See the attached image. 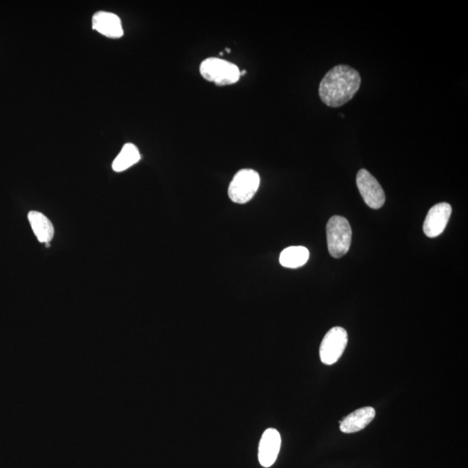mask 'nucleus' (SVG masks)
<instances>
[{"label": "nucleus", "mask_w": 468, "mask_h": 468, "mask_svg": "<svg viewBox=\"0 0 468 468\" xmlns=\"http://www.w3.org/2000/svg\"><path fill=\"white\" fill-rule=\"evenodd\" d=\"M359 72L349 66L340 64L327 72L319 85V96L323 103L337 108L350 102L361 86Z\"/></svg>", "instance_id": "f257e3e1"}, {"label": "nucleus", "mask_w": 468, "mask_h": 468, "mask_svg": "<svg viewBox=\"0 0 468 468\" xmlns=\"http://www.w3.org/2000/svg\"><path fill=\"white\" fill-rule=\"evenodd\" d=\"M328 249L333 258L344 256L350 250L352 230L350 223L342 216H333L326 226Z\"/></svg>", "instance_id": "f03ea898"}, {"label": "nucleus", "mask_w": 468, "mask_h": 468, "mask_svg": "<svg viewBox=\"0 0 468 468\" xmlns=\"http://www.w3.org/2000/svg\"><path fill=\"white\" fill-rule=\"evenodd\" d=\"M200 72L206 80L221 86L236 84L240 78V71L235 64L218 57L205 59Z\"/></svg>", "instance_id": "7ed1b4c3"}, {"label": "nucleus", "mask_w": 468, "mask_h": 468, "mask_svg": "<svg viewBox=\"0 0 468 468\" xmlns=\"http://www.w3.org/2000/svg\"><path fill=\"white\" fill-rule=\"evenodd\" d=\"M261 184V176L253 169H241L234 175L228 187L230 200L244 204L253 199Z\"/></svg>", "instance_id": "20e7f679"}, {"label": "nucleus", "mask_w": 468, "mask_h": 468, "mask_svg": "<svg viewBox=\"0 0 468 468\" xmlns=\"http://www.w3.org/2000/svg\"><path fill=\"white\" fill-rule=\"evenodd\" d=\"M348 344V333L344 328L333 327L326 333L320 345L319 355L323 363L332 365L340 359Z\"/></svg>", "instance_id": "39448f33"}, {"label": "nucleus", "mask_w": 468, "mask_h": 468, "mask_svg": "<svg viewBox=\"0 0 468 468\" xmlns=\"http://www.w3.org/2000/svg\"><path fill=\"white\" fill-rule=\"evenodd\" d=\"M356 185L367 206L379 210L385 203V193L379 182L366 169H361L356 175Z\"/></svg>", "instance_id": "423d86ee"}, {"label": "nucleus", "mask_w": 468, "mask_h": 468, "mask_svg": "<svg viewBox=\"0 0 468 468\" xmlns=\"http://www.w3.org/2000/svg\"><path fill=\"white\" fill-rule=\"evenodd\" d=\"M452 207L448 203H442L434 205L428 211L423 224V231L427 237H435L444 233L448 225Z\"/></svg>", "instance_id": "0eeeda50"}, {"label": "nucleus", "mask_w": 468, "mask_h": 468, "mask_svg": "<svg viewBox=\"0 0 468 468\" xmlns=\"http://www.w3.org/2000/svg\"><path fill=\"white\" fill-rule=\"evenodd\" d=\"M280 446L279 432L275 428H268L262 434L258 446V460L262 467H270L275 463Z\"/></svg>", "instance_id": "6e6552de"}, {"label": "nucleus", "mask_w": 468, "mask_h": 468, "mask_svg": "<svg viewBox=\"0 0 468 468\" xmlns=\"http://www.w3.org/2000/svg\"><path fill=\"white\" fill-rule=\"evenodd\" d=\"M92 28L108 38H119L124 36L120 17L112 13H96L92 17Z\"/></svg>", "instance_id": "1a4fd4ad"}, {"label": "nucleus", "mask_w": 468, "mask_h": 468, "mask_svg": "<svg viewBox=\"0 0 468 468\" xmlns=\"http://www.w3.org/2000/svg\"><path fill=\"white\" fill-rule=\"evenodd\" d=\"M376 417V410L372 407L356 409L344 417L340 423V430L345 434L356 433L365 430Z\"/></svg>", "instance_id": "9d476101"}, {"label": "nucleus", "mask_w": 468, "mask_h": 468, "mask_svg": "<svg viewBox=\"0 0 468 468\" xmlns=\"http://www.w3.org/2000/svg\"><path fill=\"white\" fill-rule=\"evenodd\" d=\"M29 222L39 242L49 244L54 237V226L50 219L42 212L31 211L28 214Z\"/></svg>", "instance_id": "9b49d317"}, {"label": "nucleus", "mask_w": 468, "mask_h": 468, "mask_svg": "<svg viewBox=\"0 0 468 468\" xmlns=\"http://www.w3.org/2000/svg\"><path fill=\"white\" fill-rule=\"evenodd\" d=\"M309 253L305 247H290L282 251L279 256L280 265L284 268L296 269L307 263Z\"/></svg>", "instance_id": "f8f14e48"}, {"label": "nucleus", "mask_w": 468, "mask_h": 468, "mask_svg": "<svg viewBox=\"0 0 468 468\" xmlns=\"http://www.w3.org/2000/svg\"><path fill=\"white\" fill-rule=\"evenodd\" d=\"M140 160V154L138 147L132 143L125 144L113 161V170L116 172L127 170L128 168L138 163Z\"/></svg>", "instance_id": "ddd939ff"}]
</instances>
